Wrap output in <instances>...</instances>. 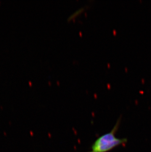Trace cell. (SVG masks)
I'll list each match as a JSON object with an SVG mask.
<instances>
[{
    "mask_svg": "<svg viewBox=\"0 0 151 152\" xmlns=\"http://www.w3.org/2000/svg\"><path fill=\"white\" fill-rule=\"evenodd\" d=\"M120 119L117 121L115 126L111 132L100 136L93 144L92 149L93 152H107L119 145H125L127 142L126 138H118L115 136L118 129Z\"/></svg>",
    "mask_w": 151,
    "mask_h": 152,
    "instance_id": "cell-1",
    "label": "cell"
},
{
    "mask_svg": "<svg viewBox=\"0 0 151 152\" xmlns=\"http://www.w3.org/2000/svg\"><path fill=\"white\" fill-rule=\"evenodd\" d=\"M84 10V7H81V8L78 9L77 10H76L74 12H73L72 15H70V16H69L68 18V20H71L74 18L75 17H76L77 15H78L79 14L81 13Z\"/></svg>",
    "mask_w": 151,
    "mask_h": 152,
    "instance_id": "cell-2",
    "label": "cell"
},
{
    "mask_svg": "<svg viewBox=\"0 0 151 152\" xmlns=\"http://www.w3.org/2000/svg\"><path fill=\"white\" fill-rule=\"evenodd\" d=\"M93 152L92 151V152Z\"/></svg>",
    "mask_w": 151,
    "mask_h": 152,
    "instance_id": "cell-3",
    "label": "cell"
}]
</instances>
